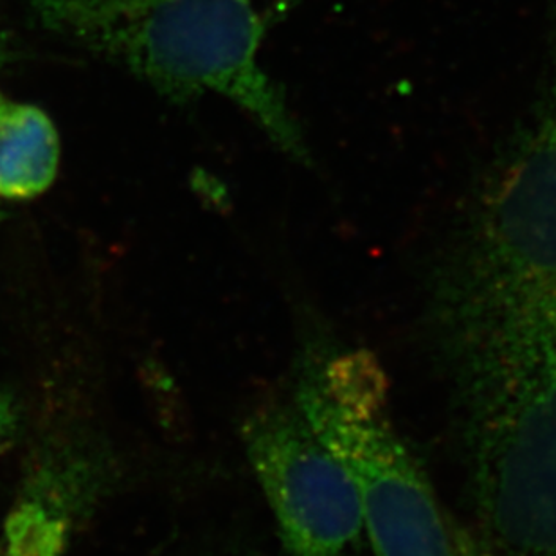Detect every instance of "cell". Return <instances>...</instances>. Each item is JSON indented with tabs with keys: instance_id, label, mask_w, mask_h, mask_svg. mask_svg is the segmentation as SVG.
<instances>
[{
	"instance_id": "cell-1",
	"label": "cell",
	"mask_w": 556,
	"mask_h": 556,
	"mask_svg": "<svg viewBox=\"0 0 556 556\" xmlns=\"http://www.w3.org/2000/svg\"><path fill=\"white\" fill-rule=\"evenodd\" d=\"M473 490L509 556H556V290L465 315Z\"/></svg>"
},
{
	"instance_id": "cell-2",
	"label": "cell",
	"mask_w": 556,
	"mask_h": 556,
	"mask_svg": "<svg viewBox=\"0 0 556 556\" xmlns=\"http://www.w3.org/2000/svg\"><path fill=\"white\" fill-rule=\"evenodd\" d=\"M305 0H35L43 26L119 63L169 100L222 96L298 163L309 150L260 65L268 33Z\"/></svg>"
},
{
	"instance_id": "cell-3",
	"label": "cell",
	"mask_w": 556,
	"mask_h": 556,
	"mask_svg": "<svg viewBox=\"0 0 556 556\" xmlns=\"http://www.w3.org/2000/svg\"><path fill=\"white\" fill-rule=\"evenodd\" d=\"M300 415L357 486L377 556H456L426 476L386 415V380L369 355L344 353L300 383Z\"/></svg>"
},
{
	"instance_id": "cell-4",
	"label": "cell",
	"mask_w": 556,
	"mask_h": 556,
	"mask_svg": "<svg viewBox=\"0 0 556 556\" xmlns=\"http://www.w3.org/2000/svg\"><path fill=\"white\" fill-rule=\"evenodd\" d=\"M243 432L289 556H357L364 533L357 486L303 416L263 410Z\"/></svg>"
},
{
	"instance_id": "cell-5",
	"label": "cell",
	"mask_w": 556,
	"mask_h": 556,
	"mask_svg": "<svg viewBox=\"0 0 556 556\" xmlns=\"http://www.w3.org/2000/svg\"><path fill=\"white\" fill-rule=\"evenodd\" d=\"M60 141L53 122L33 105L5 103L0 112V197L31 199L53 185Z\"/></svg>"
},
{
	"instance_id": "cell-6",
	"label": "cell",
	"mask_w": 556,
	"mask_h": 556,
	"mask_svg": "<svg viewBox=\"0 0 556 556\" xmlns=\"http://www.w3.org/2000/svg\"><path fill=\"white\" fill-rule=\"evenodd\" d=\"M452 539L456 556H498L494 547L479 541L478 536L468 533L467 530L452 528Z\"/></svg>"
},
{
	"instance_id": "cell-7",
	"label": "cell",
	"mask_w": 556,
	"mask_h": 556,
	"mask_svg": "<svg viewBox=\"0 0 556 556\" xmlns=\"http://www.w3.org/2000/svg\"><path fill=\"white\" fill-rule=\"evenodd\" d=\"M15 426L16 416L13 402L4 391H0V448L10 441L11 434L15 431Z\"/></svg>"
},
{
	"instance_id": "cell-8",
	"label": "cell",
	"mask_w": 556,
	"mask_h": 556,
	"mask_svg": "<svg viewBox=\"0 0 556 556\" xmlns=\"http://www.w3.org/2000/svg\"><path fill=\"white\" fill-rule=\"evenodd\" d=\"M4 106H5L4 98H2V96H0V112H2V109H4Z\"/></svg>"
}]
</instances>
